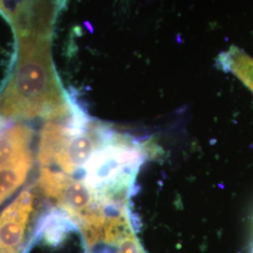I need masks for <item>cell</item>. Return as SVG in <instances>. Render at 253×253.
<instances>
[{"label": "cell", "instance_id": "cell-4", "mask_svg": "<svg viewBox=\"0 0 253 253\" xmlns=\"http://www.w3.org/2000/svg\"></svg>", "mask_w": 253, "mask_h": 253}, {"label": "cell", "instance_id": "cell-1", "mask_svg": "<svg viewBox=\"0 0 253 253\" xmlns=\"http://www.w3.org/2000/svg\"><path fill=\"white\" fill-rule=\"evenodd\" d=\"M76 107L62 89L45 51L37 48L36 54H32L29 46L24 47L0 93V122L63 118Z\"/></svg>", "mask_w": 253, "mask_h": 253}, {"label": "cell", "instance_id": "cell-2", "mask_svg": "<svg viewBox=\"0 0 253 253\" xmlns=\"http://www.w3.org/2000/svg\"><path fill=\"white\" fill-rule=\"evenodd\" d=\"M33 206L32 192L24 190L0 214V250L17 253L21 249Z\"/></svg>", "mask_w": 253, "mask_h": 253}, {"label": "cell", "instance_id": "cell-3", "mask_svg": "<svg viewBox=\"0 0 253 253\" xmlns=\"http://www.w3.org/2000/svg\"><path fill=\"white\" fill-rule=\"evenodd\" d=\"M221 69L235 74L253 92V58L241 49L232 46L218 56Z\"/></svg>", "mask_w": 253, "mask_h": 253}]
</instances>
